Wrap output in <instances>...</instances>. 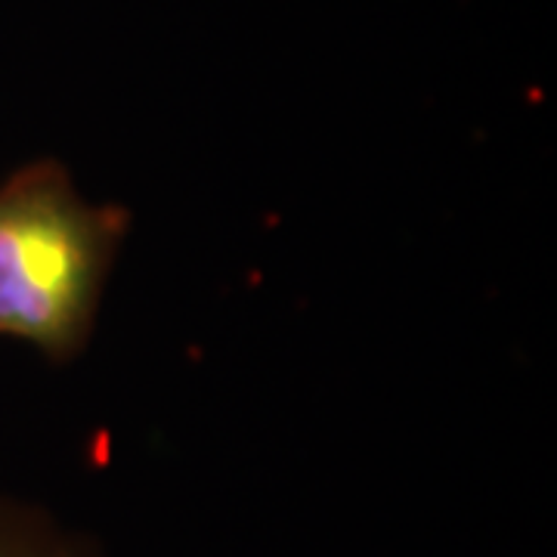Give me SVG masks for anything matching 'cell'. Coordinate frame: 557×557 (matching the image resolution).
I'll list each match as a JSON object with an SVG mask.
<instances>
[{"label":"cell","mask_w":557,"mask_h":557,"mask_svg":"<svg viewBox=\"0 0 557 557\" xmlns=\"http://www.w3.org/2000/svg\"><path fill=\"white\" fill-rule=\"evenodd\" d=\"M0 557H72V552L20 511L0 508Z\"/></svg>","instance_id":"cell-2"},{"label":"cell","mask_w":557,"mask_h":557,"mask_svg":"<svg viewBox=\"0 0 557 557\" xmlns=\"http://www.w3.org/2000/svg\"><path fill=\"white\" fill-rule=\"evenodd\" d=\"M127 214L87 205L57 161L0 183V335L69 359L94 329Z\"/></svg>","instance_id":"cell-1"}]
</instances>
